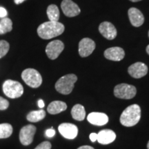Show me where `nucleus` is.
I'll return each instance as SVG.
<instances>
[{
	"label": "nucleus",
	"mask_w": 149,
	"mask_h": 149,
	"mask_svg": "<svg viewBox=\"0 0 149 149\" xmlns=\"http://www.w3.org/2000/svg\"><path fill=\"white\" fill-rule=\"evenodd\" d=\"M46 117V112L44 110L41 109L39 111H33L27 115L26 119L31 122H38L44 120Z\"/></svg>",
	"instance_id": "aec40b11"
},
{
	"label": "nucleus",
	"mask_w": 149,
	"mask_h": 149,
	"mask_svg": "<svg viewBox=\"0 0 149 149\" xmlns=\"http://www.w3.org/2000/svg\"><path fill=\"white\" fill-rule=\"evenodd\" d=\"M137 89L134 86L128 84H120L114 88V95L117 98L130 100L136 95Z\"/></svg>",
	"instance_id": "423d86ee"
},
{
	"label": "nucleus",
	"mask_w": 149,
	"mask_h": 149,
	"mask_svg": "<svg viewBox=\"0 0 149 149\" xmlns=\"http://www.w3.org/2000/svg\"><path fill=\"white\" fill-rule=\"evenodd\" d=\"M141 118V109L137 104L128 107L123 111L120 116V123L126 127L136 125Z\"/></svg>",
	"instance_id": "f03ea898"
},
{
	"label": "nucleus",
	"mask_w": 149,
	"mask_h": 149,
	"mask_svg": "<svg viewBox=\"0 0 149 149\" xmlns=\"http://www.w3.org/2000/svg\"><path fill=\"white\" fill-rule=\"evenodd\" d=\"M116 138V134L114 131L109 129H104L97 133V140L101 144H109Z\"/></svg>",
	"instance_id": "f3484780"
},
{
	"label": "nucleus",
	"mask_w": 149,
	"mask_h": 149,
	"mask_svg": "<svg viewBox=\"0 0 149 149\" xmlns=\"http://www.w3.org/2000/svg\"><path fill=\"white\" fill-rule=\"evenodd\" d=\"M9 107V102L6 99L0 97V111L6 110Z\"/></svg>",
	"instance_id": "393cba45"
},
{
	"label": "nucleus",
	"mask_w": 149,
	"mask_h": 149,
	"mask_svg": "<svg viewBox=\"0 0 149 149\" xmlns=\"http://www.w3.org/2000/svg\"><path fill=\"white\" fill-rule=\"evenodd\" d=\"M130 1H133V2H137V1H141V0H130Z\"/></svg>",
	"instance_id": "72a5a7b5"
},
{
	"label": "nucleus",
	"mask_w": 149,
	"mask_h": 149,
	"mask_svg": "<svg viewBox=\"0 0 149 149\" xmlns=\"http://www.w3.org/2000/svg\"><path fill=\"white\" fill-rule=\"evenodd\" d=\"M64 49V44L60 40L52 41L46 48V53L49 59L54 60L59 57Z\"/></svg>",
	"instance_id": "0eeeda50"
},
{
	"label": "nucleus",
	"mask_w": 149,
	"mask_h": 149,
	"mask_svg": "<svg viewBox=\"0 0 149 149\" xmlns=\"http://www.w3.org/2000/svg\"><path fill=\"white\" fill-rule=\"evenodd\" d=\"M89 137H90V139L91 140V141L94 142V141H97V134L95 133H91L90 136H89Z\"/></svg>",
	"instance_id": "c85d7f7f"
},
{
	"label": "nucleus",
	"mask_w": 149,
	"mask_h": 149,
	"mask_svg": "<svg viewBox=\"0 0 149 149\" xmlns=\"http://www.w3.org/2000/svg\"><path fill=\"white\" fill-rule=\"evenodd\" d=\"M36 133V127L35 126L26 125L22 128L19 132V140L24 146H28L33 142L34 135Z\"/></svg>",
	"instance_id": "6e6552de"
},
{
	"label": "nucleus",
	"mask_w": 149,
	"mask_h": 149,
	"mask_svg": "<svg viewBox=\"0 0 149 149\" xmlns=\"http://www.w3.org/2000/svg\"><path fill=\"white\" fill-rule=\"evenodd\" d=\"M59 132L64 138L68 139H74L78 134V128L73 124L63 123L58 127Z\"/></svg>",
	"instance_id": "9b49d317"
},
{
	"label": "nucleus",
	"mask_w": 149,
	"mask_h": 149,
	"mask_svg": "<svg viewBox=\"0 0 149 149\" xmlns=\"http://www.w3.org/2000/svg\"><path fill=\"white\" fill-rule=\"evenodd\" d=\"M125 52L120 47H111L104 51V57L109 60L120 61L124 58Z\"/></svg>",
	"instance_id": "4468645a"
},
{
	"label": "nucleus",
	"mask_w": 149,
	"mask_h": 149,
	"mask_svg": "<svg viewBox=\"0 0 149 149\" xmlns=\"http://www.w3.org/2000/svg\"><path fill=\"white\" fill-rule=\"evenodd\" d=\"M47 13L48 17L51 22H58L59 19V10L58 7L55 4L49 5L47 8Z\"/></svg>",
	"instance_id": "412c9836"
},
{
	"label": "nucleus",
	"mask_w": 149,
	"mask_h": 149,
	"mask_svg": "<svg viewBox=\"0 0 149 149\" xmlns=\"http://www.w3.org/2000/svg\"><path fill=\"white\" fill-rule=\"evenodd\" d=\"M128 15L130 23L133 26L139 27L144 24V15L139 9L136 8H130L128 10Z\"/></svg>",
	"instance_id": "2eb2a0df"
},
{
	"label": "nucleus",
	"mask_w": 149,
	"mask_h": 149,
	"mask_svg": "<svg viewBox=\"0 0 149 149\" xmlns=\"http://www.w3.org/2000/svg\"><path fill=\"white\" fill-rule=\"evenodd\" d=\"M22 78L28 86L33 88L40 87L42 83V77L40 72L33 68H27L22 73Z\"/></svg>",
	"instance_id": "39448f33"
},
{
	"label": "nucleus",
	"mask_w": 149,
	"mask_h": 149,
	"mask_svg": "<svg viewBox=\"0 0 149 149\" xmlns=\"http://www.w3.org/2000/svg\"><path fill=\"white\" fill-rule=\"evenodd\" d=\"M51 144L49 141H43L37 146L35 149H51Z\"/></svg>",
	"instance_id": "a878e982"
},
{
	"label": "nucleus",
	"mask_w": 149,
	"mask_h": 149,
	"mask_svg": "<svg viewBox=\"0 0 149 149\" xmlns=\"http://www.w3.org/2000/svg\"><path fill=\"white\" fill-rule=\"evenodd\" d=\"M77 149H95L93 147L90 146H80L79 148H78Z\"/></svg>",
	"instance_id": "7c9ffc66"
},
{
	"label": "nucleus",
	"mask_w": 149,
	"mask_h": 149,
	"mask_svg": "<svg viewBox=\"0 0 149 149\" xmlns=\"http://www.w3.org/2000/svg\"><path fill=\"white\" fill-rule=\"evenodd\" d=\"M13 126L10 124H0V139L8 138L13 133Z\"/></svg>",
	"instance_id": "5701e85b"
},
{
	"label": "nucleus",
	"mask_w": 149,
	"mask_h": 149,
	"mask_svg": "<svg viewBox=\"0 0 149 149\" xmlns=\"http://www.w3.org/2000/svg\"><path fill=\"white\" fill-rule=\"evenodd\" d=\"M3 93L8 97L16 99L20 97L24 93V87L19 81L8 79L3 84Z\"/></svg>",
	"instance_id": "20e7f679"
},
{
	"label": "nucleus",
	"mask_w": 149,
	"mask_h": 149,
	"mask_svg": "<svg viewBox=\"0 0 149 149\" xmlns=\"http://www.w3.org/2000/svg\"><path fill=\"white\" fill-rule=\"evenodd\" d=\"M13 29V22L10 19L4 17L0 21V35L10 32Z\"/></svg>",
	"instance_id": "4be33fe9"
},
{
	"label": "nucleus",
	"mask_w": 149,
	"mask_h": 149,
	"mask_svg": "<svg viewBox=\"0 0 149 149\" xmlns=\"http://www.w3.org/2000/svg\"><path fill=\"white\" fill-rule=\"evenodd\" d=\"M45 135L47 137H53L55 135V130L53 129V128H49V129H47L45 132Z\"/></svg>",
	"instance_id": "bb28decb"
},
{
	"label": "nucleus",
	"mask_w": 149,
	"mask_h": 149,
	"mask_svg": "<svg viewBox=\"0 0 149 149\" xmlns=\"http://www.w3.org/2000/svg\"><path fill=\"white\" fill-rule=\"evenodd\" d=\"M67 109L66 104L61 101H53L48 105L47 111L50 114L56 115L66 111Z\"/></svg>",
	"instance_id": "a211bd4d"
},
{
	"label": "nucleus",
	"mask_w": 149,
	"mask_h": 149,
	"mask_svg": "<svg viewBox=\"0 0 149 149\" xmlns=\"http://www.w3.org/2000/svg\"><path fill=\"white\" fill-rule=\"evenodd\" d=\"M64 25L58 22H46L39 26L37 34L43 40H50L64 33Z\"/></svg>",
	"instance_id": "f257e3e1"
},
{
	"label": "nucleus",
	"mask_w": 149,
	"mask_h": 149,
	"mask_svg": "<svg viewBox=\"0 0 149 149\" xmlns=\"http://www.w3.org/2000/svg\"><path fill=\"white\" fill-rule=\"evenodd\" d=\"M95 43L90 38H83L79 43V55L81 57H86L93 53L95 49Z\"/></svg>",
	"instance_id": "1a4fd4ad"
},
{
	"label": "nucleus",
	"mask_w": 149,
	"mask_h": 149,
	"mask_svg": "<svg viewBox=\"0 0 149 149\" xmlns=\"http://www.w3.org/2000/svg\"><path fill=\"white\" fill-rule=\"evenodd\" d=\"M45 104H44V102L42 100H40L38 101V107L40 108V109H42V108L44 107Z\"/></svg>",
	"instance_id": "c756f323"
},
{
	"label": "nucleus",
	"mask_w": 149,
	"mask_h": 149,
	"mask_svg": "<svg viewBox=\"0 0 149 149\" xmlns=\"http://www.w3.org/2000/svg\"><path fill=\"white\" fill-rule=\"evenodd\" d=\"M61 8L64 14L68 17H73L79 15L81 13L79 7L72 0H63Z\"/></svg>",
	"instance_id": "9d476101"
},
{
	"label": "nucleus",
	"mask_w": 149,
	"mask_h": 149,
	"mask_svg": "<svg viewBox=\"0 0 149 149\" xmlns=\"http://www.w3.org/2000/svg\"><path fill=\"white\" fill-rule=\"evenodd\" d=\"M7 10L3 7H0V18H4L7 16Z\"/></svg>",
	"instance_id": "cd10ccee"
},
{
	"label": "nucleus",
	"mask_w": 149,
	"mask_h": 149,
	"mask_svg": "<svg viewBox=\"0 0 149 149\" xmlns=\"http://www.w3.org/2000/svg\"><path fill=\"white\" fill-rule=\"evenodd\" d=\"M72 118L77 121H83L86 117L84 107L81 104H76L71 110Z\"/></svg>",
	"instance_id": "6ab92c4d"
},
{
	"label": "nucleus",
	"mask_w": 149,
	"mask_h": 149,
	"mask_svg": "<svg viewBox=\"0 0 149 149\" xmlns=\"http://www.w3.org/2000/svg\"><path fill=\"white\" fill-rule=\"evenodd\" d=\"M10 48L8 42L5 40H0V58L4 57L8 53Z\"/></svg>",
	"instance_id": "b1692460"
},
{
	"label": "nucleus",
	"mask_w": 149,
	"mask_h": 149,
	"mask_svg": "<svg viewBox=\"0 0 149 149\" xmlns=\"http://www.w3.org/2000/svg\"><path fill=\"white\" fill-rule=\"evenodd\" d=\"M148 37H149V31H148Z\"/></svg>",
	"instance_id": "c9c22d12"
},
{
	"label": "nucleus",
	"mask_w": 149,
	"mask_h": 149,
	"mask_svg": "<svg viewBox=\"0 0 149 149\" xmlns=\"http://www.w3.org/2000/svg\"><path fill=\"white\" fill-rule=\"evenodd\" d=\"M146 53H148V55H149V45L147 46V47H146Z\"/></svg>",
	"instance_id": "473e14b6"
},
{
	"label": "nucleus",
	"mask_w": 149,
	"mask_h": 149,
	"mask_svg": "<svg viewBox=\"0 0 149 149\" xmlns=\"http://www.w3.org/2000/svg\"><path fill=\"white\" fill-rule=\"evenodd\" d=\"M14 1H15V3L16 4H20V3L24 2V1H26V0H14Z\"/></svg>",
	"instance_id": "2f4dec72"
},
{
	"label": "nucleus",
	"mask_w": 149,
	"mask_h": 149,
	"mask_svg": "<svg viewBox=\"0 0 149 149\" xmlns=\"http://www.w3.org/2000/svg\"><path fill=\"white\" fill-rule=\"evenodd\" d=\"M99 31L102 36L109 40H114L117 35L116 28L113 24L109 22H104L100 24Z\"/></svg>",
	"instance_id": "f8f14e48"
},
{
	"label": "nucleus",
	"mask_w": 149,
	"mask_h": 149,
	"mask_svg": "<svg viewBox=\"0 0 149 149\" xmlns=\"http://www.w3.org/2000/svg\"><path fill=\"white\" fill-rule=\"evenodd\" d=\"M128 72L132 77L139 79L148 73V67L142 62H136L128 67Z\"/></svg>",
	"instance_id": "ddd939ff"
},
{
	"label": "nucleus",
	"mask_w": 149,
	"mask_h": 149,
	"mask_svg": "<svg viewBox=\"0 0 149 149\" xmlns=\"http://www.w3.org/2000/svg\"><path fill=\"white\" fill-rule=\"evenodd\" d=\"M147 148H148V149H149V141L148 142V144H147Z\"/></svg>",
	"instance_id": "f704fd0d"
},
{
	"label": "nucleus",
	"mask_w": 149,
	"mask_h": 149,
	"mask_svg": "<svg viewBox=\"0 0 149 149\" xmlns=\"http://www.w3.org/2000/svg\"><path fill=\"white\" fill-rule=\"evenodd\" d=\"M77 77L74 74H68L63 76L55 83V89L57 92L63 95H68L73 90L74 83Z\"/></svg>",
	"instance_id": "7ed1b4c3"
},
{
	"label": "nucleus",
	"mask_w": 149,
	"mask_h": 149,
	"mask_svg": "<svg viewBox=\"0 0 149 149\" xmlns=\"http://www.w3.org/2000/svg\"><path fill=\"white\" fill-rule=\"evenodd\" d=\"M87 120L93 125L104 126L109 122V117L105 113L93 112L88 115Z\"/></svg>",
	"instance_id": "dca6fc26"
}]
</instances>
